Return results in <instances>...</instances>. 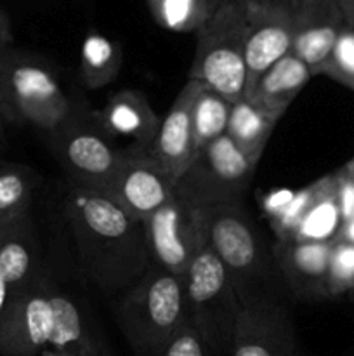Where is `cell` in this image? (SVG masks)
I'll use <instances>...</instances> for the list:
<instances>
[{
  "label": "cell",
  "mask_w": 354,
  "mask_h": 356,
  "mask_svg": "<svg viewBox=\"0 0 354 356\" xmlns=\"http://www.w3.org/2000/svg\"><path fill=\"white\" fill-rule=\"evenodd\" d=\"M62 214L78 264L101 292L120 298L146 273L151 259L142 221L103 191L66 181Z\"/></svg>",
  "instance_id": "cell-1"
},
{
  "label": "cell",
  "mask_w": 354,
  "mask_h": 356,
  "mask_svg": "<svg viewBox=\"0 0 354 356\" xmlns=\"http://www.w3.org/2000/svg\"><path fill=\"white\" fill-rule=\"evenodd\" d=\"M208 245L228 271L242 306L280 301L274 278H280L273 249H267L243 202L205 211ZM283 282V280H281Z\"/></svg>",
  "instance_id": "cell-2"
},
{
  "label": "cell",
  "mask_w": 354,
  "mask_h": 356,
  "mask_svg": "<svg viewBox=\"0 0 354 356\" xmlns=\"http://www.w3.org/2000/svg\"><path fill=\"white\" fill-rule=\"evenodd\" d=\"M115 316L135 355L160 356L189 322L183 278L149 263L146 273L118 298Z\"/></svg>",
  "instance_id": "cell-3"
},
{
  "label": "cell",
  "mask_w": 354,
  "mask_h": 356,
  "mask_svg": "<svg viewBox=\"0 0 354 356\" xmlns=\"http://www.w3.org/2000/svg\"><path fill=\"white\" fill-rule=\"evenodd\" d=\"M76 111L51 66L0 52V115L7 124L30 125L49 136Z\"/></svg>",
  "instance_id": "cell-4"
},
{
  "label": "cell",
  "mask_w": 354,
  "mask_h": 356,
  "mask_svg": "<svg viewBox=\"0 0 354 356\" xmlns=\"http://www.w3.org/2000/svg\"><path fill=\"white\" fill-rule=\"evenodd\" d=\"M246 0L224 2L198 30V45L189 79L215 90L229 103L246 89Z\"/></svg>",
  "instance_id": "cell-5"
},
{
  "label": "cell",
  "mask_w": 354,
  "mask_h": 356,
  "mask_svg": "<svg viewBox=\"0 0 354 356\" xmlns=\"http://www.w3.org/2000/svg\"><path fill=\"white\" fill-rule=\"evenodd\" d=\"M183 282L189 323L212 355L229 353L243 306L228 271L207 238L191 261Z\"/></svg>",
  "instance_id": "cell-6"
},
{
  "label": "cell",
  "mask_w": 354,
  "mask_h": 356,
  "mask_svg": "<svg viewBox=\"0 0 354 356\" xmlns=\"http://www.w3.org/2000/svg\"><path fill=\"white\" fill-rule=\"evenodd\" d=\"M259 163L246 159L228 138L215 139L194 155L186 172L177 179L176 191L198 209L243 202Z\"/></svg>",
  "instance_id": "cell-7"
},
{
  "label": "cell",
  "mask_w": 354,
  "mask_h": 356,
  "mask_svg": "<svg viewBox=\"0 0 354 356\" xmlns=\"http://www.w3.org/2000/svg\"><path fill=\"white\" fill-rule=\"evenodd\" d=\"M47 139L52 153L66 170V181L87 190L104 193L124 159V152L113 145L96 117L89 120L80 110Z\"/></svg>",
  "instance_id": "cell-8"
},
{
  "label": "cell",
  "mask_w": 354,
  "mask_h": 356,
  "mask_svg": "<svg viewBox=\"0 0 354 356\" xmlns=\"http://www.w3.org/2000/svg\"><path fill=\"white\" fill-rule=\"evenodd\" d=\"M267 221L278 242L335 243L344 219L333 172L301 190H290L285 204L267 216Z\"/></svg>",
  "instance_id": "cell-9"
},
{
  "label": "cell",
  "mask_w": 354,
  "mask_h": 356,
  "mask_svg": "<svg viewBox=\"0 0 354 356\" xmlns=\"http://www.w3.org/2000/svg\"><path fill=\"white\" fill-rule=\"evenodd\" d=\"M142 226L151 263L183 278L207 238L203 209L191 205L176 191Z\"/></svg>",
  "instance_id": "cell-10"
},
{
  "label": "cell",
  "mask_w": 354,
  "mask_h": 356,
  "mask_svg": "<svg viewBox=\"0 0 354 356\" xmlns=\"http://www.w3.org/2000/svg\"><path fill=\"white\" fill-rule=\"evenodd\" d=\"M54 332L51 285L38 275L0 313V355L37 356L47 350Z\"/></svg>",
  "instance_id": "cell-11"
},
{
  "label": "cell",
  "mask_w": 354,
  "mask_h": 356,
  "mask_svg": "<svg viewBox=\"0 0 354 356\" xmlns=\"http://www.w3.org/2000/svg\"><path fill=\"white\" fill-rule=\"evenodd\" d=\"M294 31L295 6L278 0H246V86L290 54Z\"/></svg>",
  "instance_id": "cell-12"
},
{
  "label": "cell",
  "mask_w": 354,
  "mask_h": 356,
  "mask_svg": "<svg viewBox=\"0 0 354 356\" xmlns=\"http://www.w3.org/2000/svg\"><path fill=\"white\" fill-rule=\"evenodd\" d=\"M176 193V181L146 153L124 152L104 195L137 221H144Z\"/></svg>",
  "instance_id": "cell-13"
},
{
  "label": "cell",
  "mask_w": 354,
  "mask_h": 356,
  "mask_svg": "<svg viewBox=\"0 0 354 356\" xmlns=\"http://www.w3.org/2000/svg\"><path fill=\"white\" fill-rule=\"evenodd\" d=\"M231 356H301L297 336L283 302L243 306L233 334Z\"/></svg>",
  "instance_id": "cell-14"
},
{
  "label": "cell",
  "mask_w": 354,
  "mask_h": 356,
  "mask_svg": "<svg viewBox=\"0 0 354 356\" xmlns=\"http://www.w3.org/2000/svg\"><path fill=\"white\" fill-rule=\"evenodd\" d=\"M201 83L187 79L169 108L165 117L160 120L158 132L146 155L158 167H162L177 183L187 170L196 155L193 136V104Z\"/></svg>",
  "instance_id": "cell-15"
},
{
  "label": "cell",
  "mask_w": 354,
  "mask_h": 356,
  "mask_svg": "<svg viewBox=\"0 0 354 356\" xmlns=\"http://www.w3.org/2000/svg\"><path fill=\"white\" fill-rule=\"evenodd\" d=\"M346 24L339 0H297L292 54L307 65L312 76L321 75Z\"/></svg>",
  "instance_id": "cell-16"
},
{
  "label": "cell",
  "mask_w": 354,
  "mask_h": 356,
  "mask_svg": "<svg viewBox=\"0 0 354 356\" xmlns=\"http://www.w3.org/2000/svg\"><path fill=\"white\" fill-rule=\"evenodd\" d=\"M333 243L278 242L273 254L283 284L301 299L328 298V266Z\"/></svg>",
  "instance_id": "cell-17"
},
{
  "label": "cell",
  "mask_w": 354,
  "mask_h": 356,
  "mask_svg": "<svg viewBox=\"0 0 354 356\" xmlns=\"http://www.w3.org/2000/svg\"><path fill=\"white\" fill-rule=\"evenodd\" d=\"M94 117L110 138L118 136L134 143L130 149H125L132 153L148 152L160 127V118L148 97L134 89H124L115 94Z\"/></svg>",
  "instance_id": "cell-18"
},
{
  "label": "cell",
  "mask_w": 354,
  "mask_h": 356,
  "mask_svg": "<svg viewBox=\"0 0 354 356\" xmlns=\"http://www.w3.org/2000/svg\"><path fill=\"white\" fill-rule=\"evenodd\" d=\"M311 79L312 73L307 65L290 52L248 83L243 97L280 120Z\"/></svg>",
  "instance_id": "cell-19"
},
{
  "label": "cell",
  "mask_w": 354,
  "mask_h": 356,
  "mask_svg": "<svg viewBox=\"0 0 354 356\" xmlns=\"http://www.w3.org/2000/svg\"><path fill=\"white\" fill-rule=\"evenodd\" d=\"M37 264V238L28 214L17 219L0 240V313L38 277Z\"/></svg>",
  "instance_id": "cell-20"
},
{
  "label": "cell",
  "mask_w": 354,
  "mask_h": 356,
  "mask_svg": "<svg viewBox=\"0 0 354 356\" xmlns=\"http://www.w3.org/2000/svg\"><path fill=\"white\" fill-rule=\"evenodd\" d=\"M51 301L54 332L47 350L71 356H110L101 334L75 299L51 285Z\"/></svg>",
  "instance_id": "cell-21"
},
{
  "label": "cell",
  "mask_w": 354,
  "mask_h": 356,
  "mask_svg": "<svg viewBox=\"0 0 354 356\" xmlns=\"http://www.w3.org/2000/svg\"><path fill=\"white\" fill-rule=\"evenodd\" d=\"M278 122L280 120L264 113L252 101L242 97L233 103L226 136L246 159L259 163Z\"/></svg>",
  "instance_id": "cell-22"
},
{
  "label": "cell",
  "mask_w": 354,
  "mask_h": 356,
  "mask_svg": "<svg viewBox=\"0 0 354 356\" xmlns=\"http://www.w3.org/2000/svg\"><path fill=\"white\" fill-rule=\"evenodd\" d=\"M40 177L23 163L0 162V221L14 222L28 216Z\"/></svg>",
  "instance_id": "cell-23"
},
{
  "label": "cell",
  "mask_w": 354,
  "mask_h": 356,
  "mask_svg": "<svg viewBox=\"0 0 354 356\" xmlns=\"http://www.w3.org/2000/svg\"><path fill=\"white\" fill-rule=\"evenodd\" d=\"M121 54L113 42L101 33H90L82 44L80 79L87 89H101L118 76Z\"/></svg>",
  "instance_id": "cell-24"
},
{
  "label": "cell",
  "mask_w": 354,
  "mask_h": 356,
  "mask_svg": "<svg viewBox=\"0 0 354 356\" xmlns=\"http://www.w3.org/2000/svg\"><path fill=\"white\" fill-rule=\"evenodd\" d=\"M233 103L201 83L193 104V136L196 153L226 136Z\"/></svg>",
  "instance_id": "cell-25"
},
{
  "label": "cell",
  "mask_w": 354,
  "mask_h": 356,
  "mask_svg": "<svg viewBox=\"0 0 354 356\" xmlns=\"http://www.w3.org/2000/svg\"><path fill=\"white\" fill-rule=\"evenodd\" d=\"M151 3L160 24L172 31L200 30L215 10L207 0H151Z\"/></svg>",
  "instance_id": "cell-26"
},
{
  "label": "cell",
  "mask_w": 354,
  "mask_h": 356,
  "mask_svg": "<svg viewBox=\"0 0 354 356\" xmlns=\"http://www.w3.org/2000/svg\"><path fill=\"white\" fill-rule=\"evenodd\" d=\"M321 75L330 76L340 86L354 90V26L346 24L333 45L328 61L323 66Z\"/></svg>",
  "instance_id": "cell-27"
},
{
  "label": "cell",
  "mask_w": 354,
  "mask_h": 356,
  "mask_svg": "<svg viewBox=\"0 0 354 356\" xmlns=\"http://www.w3.org/2000/svg\"><path fill=\"white\" fill-rule=\"evenodd\" d=\"M354 292V243L335 242L328 266V298Z\"/></svg>",
  "instance_id": "cell-28"
},
{
  "label": "cell",
  "mask_w": 354,
  "mask_h": 356,
  "mask_svg": "<svg viewBox=\"0 0 354 356\" xmlns=\"http://www.w3.org/2000/svg\"><path fill=\"white\" fill-rule=\"evenodd\" d=\"M160 356H214L189 322L184 323Z\"/></svg>",
  "instance_id": "cell-29"
},
{
  "label": "cell",
  "mask_w": 354,
  "mask_h": 356,
  "mask_svg": "<svg viewBox=\"0 0 354 356\" xmlns=\"http://www.w3.org/2000/svg\"><path fill=\"white\" fill-rule=\"evenodd\" d=\"M344 222L354 218V156L333 172Z\"/></svg>",
  "instance_id": "cell-30"
},
{
  "label": "cell",
  "mask_w": 354,
  "mask_h": 356,
  "mask_svg": "<svg viewBox=\"0 0 354 356\" xmlns=\"http://www.w3.org/2000/svg\"><path fill=\"white\" fill-rule=\"evenodd\" d=\"M339 240H340V242L354 243V218H351L349 221L344 222L342 229H340ZM339 240H337V242H339Z\"/></svg>",
  "instance_id": "cell-31"
},
{
  "label": "cell",
  "mask_w": 354,
  "mask_h": 356,
  "mask_svg": "<svg viewBox=\"0 0 354 356\" xmlns=\"http://www.w3.org/2000/svg\"><path fill=\"white\" fill-rule=\"evenodd\" d=\"M340 9H342L346 23L349 26H354V0H339Z\"/></svg>",
  "instance_id": "cell-32"
},
{
  "label": "cell",
  "mask_w": 354,
  "mask_h": 356,
  "mask_svg": "<svg viewBox=\"0 0 354 356\" xmlns=\"http://www.w3.org/2000/svg\"><path fill=\"white\" fill-rule=\"evenodd\" d=\"M14 222H16V221H14ZM14 222H2V221H0V240L3 238V235L7 233V229H9L10 226L14 225Z\"/></svg>",
  "instance_id": "cell-33"
},
{
  "label": "cell",
  "mask_w": 354,
  "mask_h": 356,
  "mask_svg": "<svg viewBox=\"0 0 354 356\" xmlns=\"http://www.w3.org/2000/svg\"><path fill=\"white\" fill-rule=\"evenodd\" d=\"M40 356H71V355H66V353H58V351H52V350H44L40 353Z\"/></svg>",
  "instance_id": "cell-34"
},
{
  "label": "cell",
  "mask_w": 354,
  "mask_h": 356,
  "mask_svg": "<svg viewBox=\"0 0 354 356\" xmlns=\"http://www.w3.org/2000/svg\"><path fill=\"white\" fill-rule=\"evenodd\" d=\"M7 122L3 120V117L0 115V146H2V141H3V127H6Z\"/></svg>",
  "instance_id": "cell-35"
},
{
  "label": "cell",
  "mask_w": 354,
  "mask_h": 356,
  "mask_svg": "<svg viewBox=\"0 0 354 356\" xmlns=\"http://www.w3.org/2000/svg\"><path fill=\"white\" fill-rule=\"evenodd\" d=\"M351 296H353V298H354V292H353V294H351Z\"/></svg>",
  "instance_id": "cell-36"
}]
</instances>
